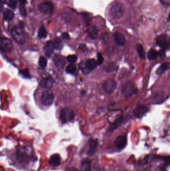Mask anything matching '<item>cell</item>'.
<instances>
[{
  "label": "cell",
  "mask_w": 170,
  "mask_h": 171,
  "mask_svg": "<svg viewBox=\"0 0 170 171\" xmlns=\"http://www.w3.org/2000/svg\"><path fill=\"white\" fill-rule=\"evenodd\" d=\"M125 13V7L121 2H116L112 5L109 10V17L113 20L120 19Z\"/></svg>",
  "instance_id": "obj_1"
},
{
  "label": "cell",
  "mask_w": 170,
  "mask_h": 171,
  "mask_svg": "<svg viewBox=\"0 0 170 171\" xmlns=\"http://www.w3.org/2000/svg\"><path fill=\"white\" fill-rule=\"evenodd\" d=\"M74 113L72 110L69 108H65L60 111L59 114L60 120L62 123H66L73 120Z\"/></svg>",
  "instance_id": "obj_2"
},
{
  "label": "cell",
  "mask_w": 170,
  "mask_h": 171,
  "mask_svg": "<svg viewBox=\"0 0 170 171\" xmlns=\"http://www.w3.org/2000/svg\"><path fill=\"white\" fill-rule=\"evenodd\" d=\"M14 46L11 40L8 38H0V51L5 53H11L13 51Z\"/></svg>",
  "instance_id": "obj_3"
},
{
  "label": "cell",
  "mask_w": 170,
  "mask_h": 171,
  "mask_svg": "<svg viewBox=\"0 0 170 171\" xmlns=\"http://www.w3.org/2000/svg\"><path fill=\"white\" fill-rule=\"evenodd\" d=\"M12 35L15 41L20 45H23L25 43V36L20 28L16 27L13 29Z\"/></svg>",
  "instance_id": "obj_4"
},
{
  "label": "cell",
  "mask_w": 170,
  "mask_h": 171,
  "mask_svg": "<svg viewBox=\"0 0 170 171\" xmlns=\"http://www.w3.org/2000/svg\"><path fill=\"white\" fill-rule=\"evenodd\" d=\"M54 101V95L50 90H46L42 93L41 96V102L45 106L51 105Z\"/></svg>",
  "instance_id": "obj_5"
},
{
  "label": "cell",
  "mask_w": 170,
  "mask_h": 171,
  "mask_svg": "<svg viewBox=\"0 0 170 171\" xmlns=\"http://www.w3.org/2000/svg\"><path fill=\"white\" fill-rule=\"evenodd\" d=\"M157 44L162 50H168L170 47V38L165 34L160 35L157 38Z\"/></svg>",
  "instance_id": "obj_6"
},
{
  "label": "cell",
  "mask_w": 170,
  "mask_h": 171,
  "mask_svg": "<svg viewBox=\"0 0 170 171\" xmlns=\"http://www.w3.org/2000/svg\"><path fill=\"white\" fill-rule=\"evenodd\" d=\"M38 9L39 12L44 15H50L53 11L54 6L51 2L47 1L40 4Z\"/></svg>",
  "instance_id": "obj_7"
},
{
  "label": "cell",
  "mask_w": 170,
  "mask_h": 171,
  "mask_svg": "<svg viewBox=\"0 0 170 171\" xmlns=\"http://www.w3.org/2000/svg\"><path fill=\"white\" fill-rule=\"evenodd\" d=\"M117 84L113 79H107L103 84V89L106 93L111 94L113 93L116 89Z\"/></svg>",
  "instance_id": "obj_8"
},
{
  "label": "cell",
  "mask_w": 170,
  "mask_h": 171,
  "mask_svg": "<svg viewBox=\"0 0 170 171\" xmlns=\"http://www.w3.org/2000/svg\"><path fill=\"white\" fill-rule=\"evenodd\" d=\"M134 86L132 82L128 81L122 87V93L126 97H129L134 93Z\"/></svg>",
  "instance_id": "obj_9"
},
{
  "label": "cell",
  "mask_w": 170,
  "mask_h": 171,
  "mask_svg": "<svg viewBox=\"0 0 170 171\" xmlns=\"http://www.w3.org/2000/svg\"><path fill=\"white\" fill-rule=\"evenodd\" d=\"M127 138L126 137L122 135H120L116 138L115 140L114 145L115 147L119 149V150H122L124 148H125L127 145Z\"/></svg>",
  "instance_id": "obj_10"
},
{
  "label": "cell",
  "mask_w": 170,
  "mask_h": 171,
  "mask_svg": "<svg viewBox=\"0 0 170 171\" xmlns=\"http://www.w3.org/2000/svg\"><path fill=\"white\" fill-rule=\"evenodd\" d=\"M98 66L97 61L94 59H89L87 60L85 63V68L82 69L83 72L88 74L92 70H94Z\"/></svg>",
  "instance_id": "obj_11"
},
{
  "label": "cell",
  "mask_w": 170,
  "mask_h": 171,
  "mask_svg": "<svg viewBox=\"0 0 170 171\" xmlns=\"http://www.w3.org/2000/svg\"><path fill=\"white\" fill-rule=\"evenodd\" d=\"M98 147V141L97 140L91 139L89 142V149L87 152V155L89 157H92L95 154Z\"/></svg>",
  "instance_id": "obj_12"
},
{
  "label": "cell",
  "mask_w": 170,
  "mask_h": 171,
  "mask_svg": "<svg viewBox=\"0 0 170 171\" xmlns=\"http://www.w3.org/2000/svg\"><path fill=\"white\" fill-rule=\"evenodd\" d=\"M149 111V109L145 106H139L134 110V115L137 118H141Z\"/></svg>",
  "instance_id": "obj_13"
},
{
  "label": "cell",
  "mask_w": 170,
  "mask_h": 171,
  "mask_svg": "<svg viewBox=\"0 0 170 171\" xmlns=\"http://www.w3.org/2000/svg\"><path fill=\"white\" fill-rule=\"evenodd\" d=\"M115 42L118 46H123L125 45L126 42V39L123 34L121 32H116L114 34Z\"/></svg>",
  "instance_id": "obj_14"
},
{
  "label": "cell",
  "mask_w": 170,
  "mask_h": 171,
  "mask_svg": "<svg viewBox=\"0 0 170 171\" xmlns=\"http://www.w3.org/2000/svg\"><path fill=\"white\" fill-rule=\"evenodd\" d=\"M62 163V158L59 155L53 154L50 158L49 164L53 167H56L59 166Z\"/></svg>",
  "instance_id": "obj_15"
},
{
  "label": "cell",
  "mask_w": 170,
  "mask_h": 171,
  "mask_svg": "<svg viewBox=\"0 0 170 171\" xmlns=\"http://www.w3.org/2000/svg\"><path fill=\"white\" fill-rule=\"evenodd\" d=\"M40 86L45 89H50L53 86V79L51 78H47L42 79L40 82Z\"/></svg>",
  "instance_id": "obj_16"
},
{
  "label": "cell",
  "mask_w": 170,
  "mask_h": 171,
  "mask_svg": "<svg viewBox=\"0 0 170 171\" xmlns=\"http://www.w3.org/2000/svg\"><path fill=\"white\" fill-rule=\"evenodd\" d=\"M98 28L96 26H91L88 29L87 33L88 36L91 39L95 40L98 36Z\"/></svg>",
  "instance_id": "obj_17"
},
{
  "label": "cell",
  "mask_w": 170,
  "mask_h": 171,
  "mask_svg": "<svg viewBox=\"0 0 170 171\" xmlns=\"http://www.w3.org/2000/svg\"><path fill=\"white\" fill-rule=\"evenodd\" d=\"M53 62L55 65L59 69L63 68L65 65V61L63 57L60 55H56L53 58Z\"/></svg>",
  "instance_id": "obj_18"
},
{
  "label": "cell",
  "mask_w": 170,
  "mask_h": 171,
  "mask_svg": "<svg viewBox=\"0 0 170 171\" xmlns=\"http://www.w3.org/2000/svg\"><path fill=\"white\" fill-rule=\"evenodd\" d=\"M124 117L123 116H120L119 118L110 124V126L109 127L108 131L109 132H112L113 131L117 129L118 128H119L120 126L122 125V123L123 122Z\"/></svg>",
  "instance_id": "obj_19"
},
{
  "label": "cell",
  "mask_w": 170,
  "mask_h": 171,
  "mask_svg": "<svg viewBox=\"0 0 170 171\" xmlns=\"http://www.w3.org/2000/svg\"><path fill=\"white\" fill-rule=\"evenodd\" d=\"M54 50V45L53 42L51 41L47 42L45 44V47L44 48V50L45 54L47 57H50L53 52Z\"/></svg>",
  "instance_id": "obj_20"
},
{
  "label": "cell",
  "mask_w": 170,
  "mask_h": 171,
  "mask_svg": "<svg viewBox=\"0 0 170 171\" xmlns=\"http://www.w3.org/2000/svg\"><path fill=\"white\" fill-rule=\"evenodd\" d=\"M118 68V65L115 63L108 62L103 67L105 71L110 73L116 71Z\"/></svg>",
  "instance_id": "obj_21"
},
{
  "label": "cell",
  "mask_w": 170,
  "mask_h": 171,
  "mask_svg": "<svg viewBox=\"0 0 170 171\" xmlns=\"http://www.w3.org/2000/svg\"><path fill=\"white\" fill-rule=\"evenodd\" d=\"M91 162L89 159L83 160L81 164V171H91Z\"/></svg>",
  "instance_id": "obj_22"
},
{
  "label": "cell",
  "mask_w": 170,
  "mask_h": 171,
  "mask_svg": "<svg viewBox=\"0 0 170 171\" xmlns=\"http://www.w3.org/2000/svg\"><path fill=\"white\" fill-rule=\"evenodd\" d=\"M4 19L7 22L12 21L14 19L15 14L13 11L6 9L3 12Z\"/></svg>",
  "instance_id": "obj_23"
},
{
  "label": "cell",
  "mask_w": 170,
  "mask_h": 171,
  "mask_svg": "<svg viewBox=\"0 0 170 171\" xmlns=\"http://www.w3.org/2000/svg\"><path fill=\"white\" fill-rule=\"evenodd\" d=\"M170 67V63L169 62L165 63L164 64H162L157 70V74L158 75L163 74L164 72H165L166 71L169 69Z\"/></svg>",
  "instance_id": "obj_24"
},
{
  "label": "cell",
  "mask_w": 170,
  "mask_h": 171,
  "mask_svg": "<svg viewBox=\"0 0 170 171\" xmlns=\"http://www.w3.org/2000/svg\"><path fill=\"white\" fill-rule=\"evenodd\" d=\"M137 51L138 53L140 59L144 60L145 59V53L143 47L141 44H138L137 45Z\"/></svg>",
  "instance_id": "obj_25"
},
{
  "label": "cell",
  "mask_w": 170,
  "mask_h": 171,
  "mask_svg": "<svg viewBox=\"0 0 170 171\" xmlns=\"http://www.w3.org/2000/svg\"><path fill=\"white\" fill-rule=\"evenodd\" d=\"M48 35L47 31L45 29V27L44 26H41L39 28V32H38V37L40 39H45L46 38Z\"/></svg>",
  "instance_id": "obj_26"
},
{
  "label": "cell",
  "mask_w": 170,
  "mask_h": 171,
  "mask_svg": "<svg viewBox=\"0 0 170 171\" xmlns=\"http://www.w3.org/2000/svg\"><path fill=\"white\" fill-rule=\"evenodd\" d=\"M157 56H158V52H157L156 51L153 49L150 50L148 53L147 57L149 60H154L156 59Z\"/></svg>",
  "instance_id": "obj_27"
},
{
  "label": "cell",
  "mask_w": 170,
  "mask_h": 171,
  "mask_svg": "<svg viewBox=\"0 0 170 171\" xmlns=\"http://www.w3.org/2000/svg\"><path fill=\"white\" fill-rule=\"evenodd\" d=\"M76 71V67L75 65L71 64L68 66L66 69V72L68 73L73 74Z\"/></svg>",
  "instance_id": "obj_28"
},
{
  "label": "cell",
  "mask_w": 170,
  "mask_h": 171,
  "mask_svg": "<svg viewBox=\"0 0 170 171\" xmlns=\"http://www.w3.org/2000/svg\"><path fill=\"white\" fill-rule=\"evenodd\" d=\"M39 64L41 68L45 69L47 66V60L44 57H41L39 58Z\"/></svg>",
  "instance_id": "obj_29"
},
{
  "label": "cell",
  "mask_w": 170,
  "mask_h": 171,
  "mask_svg": "<svg viewBox=\"0 0 170 171\" xmlns=\"http://www.w3.org/2000/svg\"><path fill=\"white\" fill-rule=\"evenodd\" d=\"M53 44L54 45V49H56L57 50H60L62 47V42L59 38H56L54 39Z\"/></svg>",
  "instance_id": "obj_30"
},
{
  "label": "cell",
  "mask_w": 170,
  "mask_h": 171,
  "mask_svg": "<svg viewBox=\"0 0 170 171\" xmlns=\"http://www.w3.org/2000/svg\"><path fill=\"white\" fill-rule=\"evenodd\" d=\"M66 59L68 62L71 63V64H73L76 62L77 60V57L75 55H69V56L67 57Z\"/></svg>",
  "instance_id": "obj_31"
},
{
  "label": "cell",
  "mask_w": 170,
  "mask_h": 171,
  "mask_svg": "<svg viewBox=\"0 0 170 171\" xmlns=\"http://www.w3.org/2000/svg\"><path fill=\"white\" fill-rule=\"evenodd\" d=\"M163 97H164V93L161 92V93L158 92V93H156L153 99L155 101H160L163 99Z\"/></svg>",
  "instance_id": "obj_32"
},
{
  "label": "cell",
  "mask_w": 170,
  "mask_h": 171,
  "mask_svg": "<svg viewBox=\"0 0 170 171\" xmlns=\"http://www.w3.org/2000/svg\"><path fill=\"white\" fill-rule=\"evenodd\" d=\"M104 61V59L102 55H101V53H98L97 54V64L98 65H101L102 64L103 62Z\"/></svg>",
  "instance_id": "obj_33"
},
{
  "label": "cell",
  "mask_w": 170,
  "mask_h": 171,
  "mask_svg": "<svg viewBox=\"0 0 170 171\" xmlns=\"http://www.w3.org/2000/svg\"><path fill=\"white\" fill-rule=\"evenodd\" d=\"M20 75H21L24 78H30V75L29 73V70L27 69H25V70H21L20 72Z\"/></svg>",
  "instance_id": "obj_34"
},
{
  "label": "cell",
  "mask_w": 170,
  "mask_h": 171,
  "mask_svg": "<svg viewBox=\"0 0 170 171\" xmlns=\"http://www.w3.org/2000/svg\"><path fill=\"white\" fill-rule=\"evenodd\" d=\"M82 16L84 17V21L85 22V23H86L87 24H89L91 21V17L89 15V14L87 13H85L82 14Z\"/></svg>",
  "instance_id": "obj_35"
},
{
  "label": "cell",
  "mask_w": 170,
  "mask_h": 171,
  "mask_svg": "<svg viewBox=\"0 0 170 171\" xmlns=\"http://www.w3.org/2000/svg\"><path fill=\"white\" fill-rule=\"evenodd\" d=\"M19 10H20V14L22 16H23V17H26L27 16V10H26V8H24V6L21 5L20 7Z\"/></svg>",
  "instance_id": "obj_36"
},
{
  "label": "cell",
  "mask_w": 170,
  "mask_h": 171,
  "mask_svg": "<svg viewBox=\"0 0 170 171\" xmlns=\"http://www.w3.org/2000/svg\"><path fill=\"white\" fill-rule=\"evenodd\" d=\"M17 0H10L8 5L13 9H15L17 7Z\"/></svg>",
  "instance_id": "obj_37"
},
{
  "label": "cell",
  "mask_w": 170,
  "mask_h": 171,
  "mask_svg": "<svg viewBox=\"0 0 170 171\" xmlns=\"http://www.w3.org/2000/svg\"><path fill=\"white\" fill-rule=\"evenodd\" d=\"M62 39L65 40L70 39V36L68 33H63L62 34Z\"/></svg>",
  "instance_id": "obj_38"
},
{
  "label": "cell",
  "mask_w": 170,
  "mask_h": 171,
  "mask_svg": "<svg viewBox=\"0 0 170 171\" xmlns=\"http://www.w3.org/2000/svg\"><path fill=\"white\" fill-rule=\"evenodd\" d=\"M165 51H165V50L161 49L158 52V55H159L161 58H164L166 56Z\"/></svg>",
  "instance_id": "obj_39"
},
{
  "label": "cell",
  "mask_w": 170,
  "mask_h": 171,
  "mask_svg": "<svg viewBox=\"0 0 170 171\" xmlns=\"http://www.w3.org/2000/svg\"><path fill=\"white\" fill-rule=\"evenodd\" d=\"M161 3L164 5L169 6L170 4V0H160Z\"/></svg>",
  "instance_id": "obj_40"
},
{
  "label": "cell",
  "mask_w": 170,
  "mask_h": 171,
  "mask_svg": "<svg viewBox=\"0 0 170 171\" xmlns=\"http://www.w3.org/2000/svg\"><path fill=\"white\" fill-rule=\"evenodd\" d=\"M79 48L81 49V50L84 52L86 51V50H87L86 46L83 45V44H81V45L80 46Z\"/></svg>",
  "instance_id": "obj_41"
},
{
  "label": "cell",
  "mask_w": 170,
  "mask_h": 171,
  "mask_svg": "<svg viewBox=\"0 0 170 171\" xmlns=\"http://www.w3.org/2000/svg\"><path fill=\"white\" fill-rule=\"evenodd\" d=\"M19 1H20L21 4L23 6H24L27 3V0H19Z\"/></svg>",
  "instance_id": "obj_42"
},
{
  "label": "cell",
  "mask_w": 170,
  "mask_h": 171,
  "mask_svg": "<svg viewBox=\"0 0 170 171\" xmlns=\"http://www.w3.org/2000/svg\"><path fill=\"white\" fill-rule=\"evenodd\" d=\"M78 171V170H77V169H76V168H71V169H69V171Z\"/></svg>",
  "instance_id": "obj_43"
}]
</instances>
